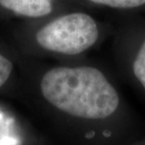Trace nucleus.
<instances>
[{"mask_svg":"<svg viewBox=\"0 0 145 145\" xmlns=\"http://www.w3.org/2000/svg\"><path fill=\"white\" fill-rule=\"evenodd\" d=\"M40 91L46 104L74 124L80 145H128L141 136L137 113L99 68L54 67L40 78Z\"/></svg>","mask_w":145,"mask_h":145,"instance_id":"nucleus-1","label":"nucleus"},{"mask_svg":"<svg viewBox=\"0 0 145 145\" xmlns=\"http://www.w3.org/2000/svg\"><path fill=\"white\" fill-rule=\"evenodd\" d=\"M99 37L97 24L89 14L74 12L55 19L38 31L40 47L54 53L75 56L95 44Z\"/></svg>","mask_w":145,"mask_h":145,"instance_id":"nucleus-2","label":"nucleus"},{"mask_svg":"<svg viewBox=\"0 0 145 145\" xmlns=\"http://www.w3.org/2000/svg\"><path fill=\"white\" fill-rule=\"evenodd\" d=\"M0 5L18 15L38 18L53 10V0H0Z\"/></svg>","mask_w":145,"mask_h":145,"instance_id":"nucleus-3","label":"nucleus"},{"mask_svg":"<svg viewBox=\"0 0 145 145\" xmlns=\"http://www.w3.org/2000/svg\"><path fill=\"white\" fill-rule=\"evenodd\" d=\"M130 71L133 77L145 92V40L133 57L130 63Z\"/></svg>","mask_w":145,"mask_h":145,"instance_id":"nucleus-4","label":"nucleus"},{"mask_svg":"<svg viewBox=\"0 0 145 145\" xmlns=\"http://www.w3.org/2000/svg\"><path fill=\"white\" fill-rule=\"evenodd\" d=\"M99 5H105L118 8H132L145 4V0H89Z\"/></svg>","mask_w":145,"mask_h":145,"instance_id":"nucleus-5","label":"nucleus"},{"mask_svg":"<svg viewBox=\"0 0 145 145\" xmlns=\"http://www.w3.org/2000/svg\"><path fill=\"white\" fill-rule=\"evenodd\" d=\"M13 65L10 59L0 54V87H2L8 79L12 71Z\"/></svg>","mask_w":145,"mask_h":145,"instance_id":"nucleus-6","label":"nucleus"},{"mask_svg":"<svg viewBox=\"0 0 145 145\" xmlns=\"http://www.w3.org/2000/svg\"><path fill=\"white\" fill-rule=\"evenodd\" d=\"M128 145H145V136H140Z\"/></svg>","mask_w":145,"mask_h":145,"instance_id":"nucleus-7","label":"nucleus"}]
</instances>
